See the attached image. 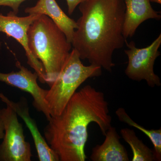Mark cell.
Segmentation results:
<instances>
[{
    "label": "cell",
    "instance_id": "9",
    "mask_svg": "<svg viewBox=\"0 0 161 161\" xmlns=\"http://www.w3.org/2000/svg\"><path fill=\"white\" fill-rule=\"evenodd\" d=\"M0 99L7 105L11 107L18 115L26 124L30 131L40 161H60L56 153L49 147L44 137L38 129L36 123L31 117L27 99L22 97L17 102L13 101L2 92H0Z\"/></svg>",
    "mask_w": 161,
    "mask_h": 161
},
{
    "label": "cell",
    "instance_id": "7",
    "mask_svg": "<svg viewBox=\"0 0 161 161\" xmlns=\"http://www.w3.org/2000/svg\"><path fill=\"white\" fill-rule=\"evenodd\" d=\"M41 14H31L25 17H19L10 11L6 15L0 13V33H3L13 38L22 45L25 50L27 63L38 75L42 83L47 82L45 71L42 63L32 54L28 45L27 32L30 26ZM2 43L0 40V48Z\"/></svg>",
    "mask_w": 161,
    "mask_h": 161
},
{
    "label": "cell",
    "instance_id": "18",
    "mask_svg": "<svg viewBox=\"0 0 161 161\" xmlns=\"http://www.w3.org/2000/svg\"><path fill=\"white\" fill-rule=\"evenodd\" d=\"M150 2L152 3H158V4H161V0H150Z\"/></svg>",
    "mask_w": 161,
    "mask_h": 161
},
{
    "label": "cell",
    "instance_id": "17",
    "mask_svg": "<svg viewBox=\"0 0 161 161\" xmlns=\"http://www.w3.org/2000/svg\"><path fill=\"white\" fill-rule=\"evenodd\" d=\"M5 134V127L2 115V109L0 108V140L3 139Z\"/></svg>",
    "mask_w": 161,
    "mask_h": 161
},
{
    "label": "cell",
    "instance_id": "12",
    "mask_svg": "<svg viewBox=\"0 0 161 161\" xmlns=\"http://www.w3.org/2000/svg\"><path fill=\"white\" fill-rule=\"evenodd\" d=\"M103 143L92 149L90 158L92 161H129L128 153L119 141L115 127L111 126L106 133Z\"/></svg>",
    "mask_w": 161,
    "mask_h": 161
},
{
    "label": "cell",
    "instance_id": "15",
    "mask_svg": "<svg viewBox=\"0 0 161 161\" xmlns=\"http://www.w3.org/2000/svg\"><path fill=\"white\" fill-rule=\"evenodd\" d=\"M27 0H0V6H7L12 9L14 14L17 15L19 12L20 5Z\"/></svg>",
    "mask_w": 161,
    "mask_h": 161
},
{
    "label": "cell",
    "instance_id": "14",
    "mask_svg": "<svg viewBox=\"0 0 161 161\" xmlns=\"http://www.w3.org/2000/svg\"><path fill=\"white\" fill-rule=\"evenodd\" d=\"M115 114L119 120L122 122L127 124L130 126L134 127L143 132L150 141L153 146V153L156 161L161 160V128L158 130H148L145 127L136 123L132 120L127 114L125 110L122 108H119L115 111Z\"/></svg>",
    "mask_w": 161,
    "mask_h": 161
},
{
    "label": "cell",
    "instance_id": "13",
    "mask_svg": "<svg viewBox=\"0 0 161 161\" xmlns=\"http://www.w3.org/2000/svg\"><path fill=\"white\" fill-rule=\"evenodd\" d=\"M120 134L132 149L133 155L131 161H156L153 150L138 138L134 130L129 128H124L121 130Z\"/></svg>",
    "mask_w": 161,
    "mask_h": 161
},
{
    "label": "cell",
    "instance_id": "5",
    "mask_svg": "<svg viewBox=\"0 0 161 161\" xmlns=\"http://www.w3.org/2000/svg\"><path fill=\"white\" fill-rule=\"evenodd\" d=\"M129 49L125 53L129 61L125 73L130 79L136 81L145 80L151 88L160 86V79L154 72V63L160 55L158 49L161 44V34L150 45L144 48H137L133 41L126 42Z\"/></svg>",
    "mask_w": 161,
    "mask_h": 161
},
{
    "label": "cell",
    "instance_id": "1",
    "mask_svg": "<svg viewBox=\"0 0 161 161\" xmlns=\"http://www.w3.org/2000/svg\"><path fill=\"white\" fill-rule=\"evenodd\" d=\"M109 113L103 93L86 86L75 92L60 114L47 120L44 138L60 161H85L89 125L95 123L105 135L112 126Z\"/></svg>",
    "mask_w": 161,
    "mask_h": 161
},
{
    "label": "cell",
    "instance_id": "4",
    "mask_svg": "<svg viewBox=\"0 0 161 161\" xmlns=\"http://www.w3.org/2000/svg\"><path fill=\"white\" fill-rule=\"evenodd\" d=\"M102 75L100 67L84 65L79 54L73 48L45 96L51 116L59 115L78 88L87 79Z\"/></svg>",
    "mask_w": 161,
    "mask_h": 161
},
{
    "label": "cell",
    "instance_id": "11",
    "mask_svg": "<svg viewBox=\"0 0 161 161\" xmlns=\"http://www.w3.org/2000/svg\"><path fill=\"white\" fill-rule=\"evenodd\" d=\"M24 12L29 14L46 15L64 33L67 41L71 43L78 25L75 20L64 13L56 0H39L35 6L27 7Z\"/></svg>",
    "mask_w": 161,
    "mask_h": 161
},
{
    "label": "cell",
    "instance_id": "16",
    "mask_svg": "<svg viewBox=\"0 0 161 161\" xmlns=\"http://www.w3.org/2000/svg\"><path fill=\"white\" fill-rule=\"evenodd\" d=\"M86 0H66L68 7V13L69 15H71L74 13L76 7L80 3Z\"/></svg>",
    "mask_w": 161,
    "mask_h": 161
},
{
    "label": "cell",
    "instance_id": "8",
    "mask_svg": "<svg viewBox=\"0 0 161 161\" xmlns=\"http://www.w3.org/2000/svg\"><path fill=\"white\" fill-rule=\"evenodd\" d=\"M16 66L19 70L7 73L0 72V82L30 94L33 99V106L38 111L42 112L48 120L51 116L45 100L47 90L43 89L38 85V75L36 72L32 73L19 61L16 62Z\"/></svg>",
    "mask_w": 161,
    "mask_h": 161
},
{
    "label": "cell",
    "instance_id": "6",
    "mask_svg": "<svg viewBox=\"0 0 161 161\" xmlns=\"http://www.w3.org/2000/svg\"><path fill=\"white\" fill-rule=\"evenodd\" d=\"M5 134L0 144V161H31L30 144L25 140L23 125L14 110L6 105L2 109Z\"/></svg>",
    "mask_w": 161,
    "mask_h": 161
},
{
    "label": "cell",
    "instance_id": "2",
    "mask_svg": "<svg viewBox=\"0 0 161 161\" xmlns=\"http://www.w3.org/2000/svg\"><path fill=\"white\" fill-rule=\"evenodd\" d=\"M81 16L71 44L81 60L112 72L113 53L125 44L124 0H86L79 4Z\"/></svg>",
    "mask_w": 161,
    "mask_h": 161
},
{
    "label": "cell",
    "instance_id": "10",
    "mask_svg": "<svg viewBox=\"0 0 161 161\" xmlns=\"http://www.w3.org/2000/svg\"><path fill=\"white\" fill-rule=\"evenodd\" d=\"M125 6L123 35L126 40L132 37L138 26L150 19L159 20L161 16L153 9L150 0H124Z\"/></svg>",
    "mask_w": 161,
    "mask_h": 161
},
{
    "label": "cell",
    "instance_id": "3",
    "mask_svg": "<svg viewBox=\"0 0 161 161\" xmlns=\"http://www.w3.org/2000/svg\"><path fill=\"white\" fill-rule=\"evenodd\" d=\"M28 47L40 60L50 86L58 77L68 57L72 44L53 21L44 14L33 22L27 32Z\"/></svg>",
    "mask_w": 161,
    "mask_h": 161
}]
</instances>
